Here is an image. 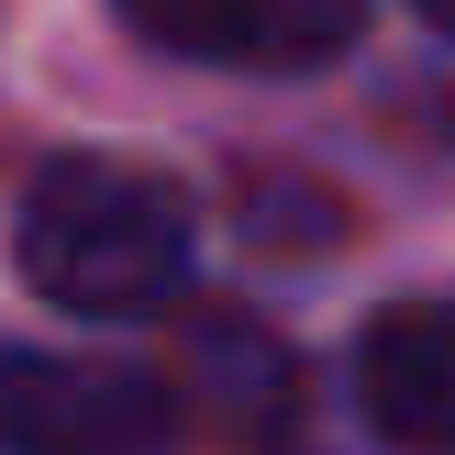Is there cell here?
I'll list each match as a JSON object with an SVG mask.
<instances>
[{"label":"cell","mask_w":455,"mask_h":455,"mask_svg":"<svg viewBox=\"0 0 455 455\" xmlns=\"http://www.w3.org/2000/svg\"><path fill=\"white\" fill-rule=\"evenodd\" d=\"M22 278L89 323H145L189 289V200L111 156H56L22 189Z\"/></svg>","instance_id":"6da1fadb"},{"label":"cell","mask_w":455,"mask_h":455,"mask_svg":"<svg viewBox=\"0 0 455 455\" xmlns=\"http://www.w3.org/2000/svg\"><path fill=\"white\" fill-rule=\"evenodd\" d=\"M0 455H178L167 378L111 355H0Z\"/></svg>","instance_id":"7a4b0ae2"},{"label":"cell","mask_w":455,"mask_h":455,"mask_svg":"<svg viewBox=\"0 0 455 455\" xmlns=\"http://www.w3.org/2000/svg\"><path fill=\"white\" fill-rule=\"evenodd\" d=\"M156 56L189 67H244V78H300L333 67L367 34V0H111Z\"/></svg>","instance_id":"3957f363"},{"label":"cell","mask_w":455,"mask_h":455,"mask_svg":"<svg viewBox=\"0 0 455 455\" xmlns=\"http://www.w3.org/2000/svg\"><path fill=\"white\" fill-rule=\"evenodd\" d=\"M355 411L400 455H455V300H400L355 333Z\"/></svg>","instance_id":"277c9868"},{"label":"cell","mask_w":455,"mask_h":455,"mask_svg":"<svg viewBox=\"0 0 455 455\" xmlns=\"http://www.w3.org/2000/svg\"><path fill=\"white\" fill-rule=\"evenodd\" d=\"M289 400H300V378H289V355L267 345L256 323H200L189 355H178L167 411H178V422L200 411L222 444H278V434H289Z\"/></svg>","instance_id":"5b68a950"},{"label":"cell","mask_w":455,"mask_h":455,"mask_svg":"<svg viewBox=\"0 0 455 455\" xmlns=\"http://www.w3.org/2000/svg\"><path fill=\"white\" fill-rule=\"evenodd\" d=\"M411 12H422V22H434V34H455V0H411Z\"/></svg>","instance_id":"8992f818"}]
</instances>
